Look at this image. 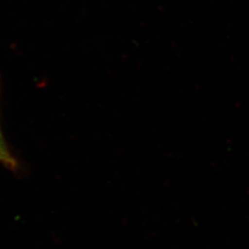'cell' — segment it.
<instances>
[{
    "mask_svg": "<svg viewBox=\"0 0 249 249\" xmlns=\"http://www.w3.org/2000/svg\"><path fill=\"white\" fill-rule=\"evenodd\" d=\"M0 149H2V151L6 152H10L9 149L7 147V143L5 142L4 137L2 134V129L0 128Z\"/></svg>",
    "mask_w": 249,
    "mask_h": 249,
    "instance_id": "cell-2",
    "label": "cell"
},
{
    "mask_svg": "<svg viewBox=\"0 0 249 249\" xmlns=\"http://www.w3.org/2000/svg\"><path fill=\"white\" fill-rule=\"evenodd\" d=\"M0 163L5 166L11 171H17L18 168V162L12 156L11 152H6L0 149Z\"/></svg>",
    "mask_w": 249,
    "mask_h": 249,
    "instance_id": "cell-1",
    "label": "cell"
}]
</instances>
